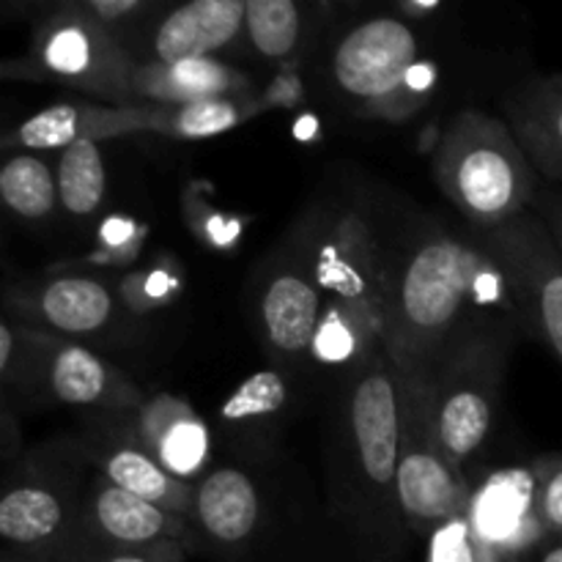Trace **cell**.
I'll use <instances>...</instances> for the list:
<instances>
[{"mask_svg": "<svg viewBox=\"0 0 562 562\" xmlns=\"http://www.w3.org/2000/svg\"><path fill=\"white\" fill-rule=\"evenodd\" d=\"M532 209H536L538 217L547 223L549 234H552L554 245H558L562 256V192H549V195H541L532 201Z\"/></svg>", "mask_w": 562, "mask_h": 562, "instance_id": "e575fe53", "label": "cell"}, {"mask_svg": "<svg viewBox=\"0 0 562 562\" xmlns=\"http://www.w3.org/2000/svg\"><path fill=\"white\" fill-rule=\"evenodd\" d=\"M536 562H562V538H549L538 549Z\"/></svg>", "mask_w": 562, "mask_h": 562, "instance_id": "d590c367", "label": "cell"}, {"mask_svg": "<svg viewBox=\"0 0 562 562\" xmlns=\"http://www.w3.org/2000/svg\"><path fill=\"white\" fill-rule=\"evenodd\" d=\"M179 278H176L173 269L157 267L146 269V272H132L130 278L121 283L119 296L126 307L132 311H157V307L170 305V302L179 296Z\"/></svg>", "mask_w": 562, "mask_h": 562, "instance_id": "4dcf8cb0", "label": "cell"}, {"mask_svg": "<svg viewBox=\"0 0 562 562\" xmlns=\"http://www.w3.org/2000/svg\"><path fill=\"white\" fill-rule=\"evenodd\" d=\"M3 562H25V560H16V558H11V554H5Z\"/></svg>", "mask_w": 562, "mask_h": 562, "instance_id": "8d00e7d4", "label": "cell"}, {"mask_svg": "<svg viewBox=\"0 0 562 562\" xmlns=\"http://www.w3.org/2000/svg\"><path fill=\"white\" fill-rule=\"evenodd\" d=\"M38 338H42V333H36V329L14 322L11 316L3 318V324H0V376H3L5 390L16 387L22 393H33Z\"/></svg>", "mask_w": 562, "mask_h": 562, "instance_id": "83f0119b", "label": "cell"}, {"mask_svg": "<svg viewBox=\"0 0 562 562\" xmlns=\"http://www.w3.org/2000/svg\"><path fill=\"white\" fill-rule=\"evenodd\" d=\"M121 296L108 283L86 274H64L33 289L11 291L5 316L36 333L77 340L99 335L115 322Z\"/></svg>", "mask_w": 562, "mask_h": 562, "instance_id": "5bb4252c", "label": "cell"}, {"mask_svg": "<svg viewBox=\"0 0 562 562\" xmlns=\"http://www.w3.org/2000/svg\"><path fill=\"white\" fill-rule=\"evenodd\" d=\"M135 231V220L110 217L102 225V231H99V247H102V252H97V258H102L108 263H121L130 256H135V250L140 247Z\"/></svg>", "mask_w": 562, "mask_h": 562, "instance_id": "836d02e7", "label": "cell"}, {"mask_svg": "<svg viewBox=\"0 0 562 562\" xmlns=\"http://www.w3.org/2000/svg\"><path fill=\"white\" fill-rule=\"evenodd\" d=\"M261 521V494L247 472L217 467L195 486L190 527L195 536L223 549H236L252 538Z\"/></svg>", "mask_w": 562, "mask_h": 562, "instance_id": "d6986e66", "label": "cell"}, {"mask_svg": "<svg viewBox=\"0 0 562 562\" xmlns=\"http://www.w3.org/2000/svg\"><path fill=\"white\" fill-rule=\"evenodd\" d=\"M82 486L69 472L27 470L0 497V538L5 554L25 562L60 558Z\"/></svg>", "mask_w": 562, "mask_h": 562, "instance_id": "9c48e42d", "label": "cell"}, {"mask_svg": "<svg viewBox=\"0 0 562 562\" xmlns=\"http://www.w3.org/2000/svg\"><path fill=\"white\" fill-rule=\"evenodd\" d=\"M329 71L340 97L362 119L404 121L434 93L439 71L420 58V36L398 16H371L335 47Z\"/></svg>", "mask_w": 562, "mask_h": 562, "instance_id": "3957f363", "label": "cell"}, {"mask_svg": "<svg viewBox=\"0 0 562 562\" xmlns=\"http://www.w3.org/2000/svg\"><path fill=\"white\" fill-rule=\"evenodd\" d=\"M148 132V108L132 104H75L42 108L3 137V148L16 151H66L77 143H102L110 137Z\"/></svg>", "mask_w": 562, "mask_h": 562, "instance_id": "2e32d148", "label": "cell"}, {"mask_svg": "<svg viewBox=\"0 0 562 562\" xmlns=\"http://www.w3.org/2000/svg\"><path fill=\"white\" fill-rule=\"evenodd\" d=\"M382 324L384 351L404 376L428 371L467 335L527 333L514 283L472 228H428L387 250Z\"/></svg>", "mask_w": 562, "mask_h": 562, "instance_id": "6da1fadb", "label": "cell"}, {"mask_svg": "<svg viewBox=\"0 0 562 562\" xmlns=\"http://www.w3.org/2000/svg\"><path fill=\"white\" fill-rule=\"evenodd\" d=\"M132 102L140 104H187L201 99L241 97L250 91V77L220 58L151 64L135 60L130 77Z\"/></svg>", "mask_w": 562, "mask_h": 562, "instance_id": "ffe728a7", "label": "cell"}, {"mask_svg": "<svg viewBox=\"0 0 562 562\" xmlns=\"http://www.w3.org/2000/svg\"><path fill=\"white\" fill-rule=\"evenodd\" d=\"M519 329L494 327L456 340L428 371L415 373L428 384L437 442L445 459L467 475L492 437L505 366Z\"/></svg>", "mask_w": 562, "mask_h": 562, "instance_id": "277c9868", "label": "cell"}, {"mask_svg": "<svg viewBox=\"0 0 562 562\" xmlns=\"http://www.w3.org/2000/svg\"><path fill=\"white\" fill-rule=\"evenodd\" d=\"M132 66L135 58L121 38L69 3L36 25L22 75L86 91L104 99V104H132Z\"/></svg>", "mask_w": 562, "mask_h": 562, "instance_id": "52a82bcc", "label": "cell"}, {"mask_svg": "<svg viewBox=\"0 0 562 562\" xmlns=\"http://www.w3.org/2000/svg\"><path fill=\"white\" fill-rule=\"evenodd\" d=\"M346 459L351 486L368 508L395 505L401 428H404V376L387 351L376 349L351 371L344 404Z\"/></svg>", "mask_w": 562, "mask_h": 562, "instance_id": "5b68a950", "label": "cell"}, {"mask_svg": "<svg viewBox=\"0 0 562 562\" xmlns=\"http://www.w3.org/2000/svg\"><path fill=\"white\" fill-rule=\"evenodd\" d=\"M130 428L137 445L173 477L192 486L206 477L212 437L203 417L184 398L170 393L146 395L130 412Z\"/></svg>", "mask_w": 562, "mask_h": 562, "instance_id": "e0dca14e", "label": "cell"}, {"mask_svg": "<svg viewBox=\"0 0 562 562\" xmlns=\"http://www.w3.org/2000/svg\"><path fill=\"white\" fill-rule=\"evenodd\" d=\"M159 541H179L190 549L195 532L187 519L124 492L99 472L91 481L82 483L80 503H77V514L64 549L148 547V543Z\"/></svg>", "mask_w": 562, "mask_h": 562, "instance_id": "30bf717a", "label": "cell"}, {"mask_svg": "<svg viewBox=\"0 0 562 562\" xmlns=\"http://www.w3.org/2000/svg\"><path fill=\"white\" fill-rule=\"evenodd\" d=\"M382 313L327 300L311 346V362L322 368H346L351 373L382 349Z\"/></svg>", "mask_w": 562, "mask_h": 562, "instance_id": "7402d4cb", "label": "cell"}, {"mask_svg": "<svg viewBox=\"0 0 562 562\" xmlns=\"http://www.w3.org/2000/svg\"><path fill=\"white\" fill-rule=\"evenodd\" d=\"M538 170L508 121L461 110L434 148V179L470 228H497L530 212Z\"/></svg>", "mask_w": 562, "mask_h": 562, "instance_id": "7a4b0ae2", "label": "cell"}, {"mask_svg": "<svg viewBox=\"0 0 562 562\" xmlns=\"http://www.w3.org/2000/svg\"><path fill=\"white\" fill-rule=\"evenodd\" d=\"M404 376V373H401ZM395 503L412 532H437L470 516V486L464 472L445 459L437 442L428 384L404 376V428H401Z\"/></svg>", "mask_w": 562, "mask_h": 562, "instance_id": "8992f818", "label": "cell"}, {"mask_svg": "<svg viewBox=\"0 0 562 562\" xmlns=\"http://www.w3.org/2000/svg\"><path fill=\"white\" fill-rule=\"evenodd\" d=\"M58 203L69 217L91 220L108 195V165L99 143H77L55 165Z\"/></svg>", "mask_w": 562, "mask_h": 562, "instance_id": "484cf974", "label": "cell"}, {"mask_svg": "<svg viewBox=\"0 0 562 562\" xmlns=\"http://www.w3.org/2000/svg\"><path fill=\"white\" fill-rule=\"evenodd\" d=\"M33 393H42L55 404L75 406V409H93L102 417L130 415L146 398L124 371L110 366L80 340L44 333L38 338Z\"/></svg>", "mask_w": 562, "mask_h": 562, "instance_id": "8fae6325", "label": "cell"}, {"mask_svg": "<svg viewBox=\"0 0 562 562\" xmlns=\"http://www.w3.org/2000/svg\"><path fill=\"white\" fill-rule=\"evenodd\" d=\"M291 384L278 368H263L247 376L220 406L217 417L236 434H263L291 404Z\"/></svg>", "mask_w": 562, "mask_h": 562, "instance_id": "cb8c5ba5", "label": "cell"}, {"mask_svg": "<svg viewBox=\"0 0 562 562\" xmlns=\"http://www.w3.org/2000/svg\"><path fill=\"white\" fill-rule=\"evenodd\" d=\"M148 108V132L176 137V140H203L236 130L252 115L267 108L256 93L241 97H217L201 99L187 104H146Z\"/></svg>", "mask_w": 562, "mask_h": 562, "instance_id": "603a6c76", "label": "cell"}, {"mask_svg": "<svg viewBox=\"0 0 562 562\" xmlns=\"http://www.w3.org/2000/svg\"><path fill=\"white\" fill-rule=\"evenodd\" d=\"M505 119L532 168L562 181V75L525 82L505 99Z\"/></svg>", "mask_w": 562, "mask_h": 562, "instance_id": "44dd1931", "label": "cell"}, {"mask_svg": "<svg viewBox=\"0 0 562 562\" xmlns=\"http://www.w3.org/2000/svg\"><path fill=\"white\" fill-rule=\"evenodd\" d=\"M58 562H187V547L159 541L148 547H69Z\"/></svg>", "mask_w": 562, "mask_h": 562, "instance_id": "f546056e", "label": "cell"}, {"mask_svg": "<svg viewBox=\"0 0 562 562\" xmlns=\"http://www.w3.org/2000/svg\"><path fill=\"white\" fill-rule=\"evenodd\" d=\"M71 5L82 16L113 33V36H119V27L126 25V20L148 11V3H143V0H80V3Z\"/></svg>", "mask_w": 562, "mask_h": 562, "instance_id": "d6a6232c", "label": "cell"}, {"mask_svg": "<svg viewBox=\"0 0 562 562\" xmlns=\"http://www.w3.org/2000/svg\"><path fill=\"white\" fill-rule=\"evenodd\" d=\"M532 510L547 538H562V453L536 459L530 472Z\"/></svg>", "mask_w": 562, "mask_h": 562, "instance_id": "f1b7e54d", "label": "cell"}, {"mask_svg": "<svg viewBox=\"0 0 562 562\" xmlns=\"http://www.w3.org/2000/svg\"><path fill=\"white\" fill-rule=\"evenodd\" d=\"M313 263L329 302L382 313L387 247L366 214L344 212L327 220L313 245Z\"/></svg>", "mask_w": 562, "mask_h": 562, "instance_id": "7c38bea8", "label": "cell"}, {"mask_svg": "<svg viewBox=\"0 0 562 562\" xmlns=\"http://www.w3.org/2000/svg\"><path fill=\"white\" fill-rule=\"evenodd\" d=\"M305 33V11L294 0H247L245 38L258 55L283 60L294 55Z\"/></svg>", "mask_w": 562, "mask_h": 562, "instance_id": "4316f807", "label": "cell"}, {"mask_svg": "<svg viewBox=\"0 0 562 562\" xmlns=\"http://www.w3.org/2000/svg\"><path fill=\"white\" fill-rule=\"evenodd\" d=\"M184 212L190 220V228L203 245L212 247H234L241 234V223L236 217H225L217 209L209 206L201 195L184 198Z\"/></svg>", "mask_w": 562, "mask_h": 562, "instance_id": "1f68e13d", "label": "cell"}, {"mask_svg": "<svg viewBox=\"0 0 562 562\" xmlns=\"http://www.w3.org/2000/svg\"><path fill=\"white\" fill-rule=\"evenodd\" d=\"M514 283L527 335L562 362V256L547 223L525 212L497 228H472Z\"/></svg>", "mask_w": 562, "mask_h": 562, "instance_id": "ba28073f", "label": "cell"}, {"mask_svg": "<svg viewBox=\"0 0 562 562\" xmlns=\"http://www.w3.org/2000/svg\"><path fill=\"white\" fill-rule=\"evenodd\" d=\"M324 296L313 263V247L305 256H285L269 272L258 300L261 338L278 362L311 360V346L322 322Z\"/></svg>", "mask_w": 562, "mask_h": 562, "instance_id": "4fadbf2b", "label": "cell"}, {"mask_svg": "<svg viewBox=\"0 0 562 562\" xmlns=\"http://www.w3.org/2000/svg\"><path fill=\"white\" fill-rule=\"evenodd\" d=\"M247 31V0H192L159 20L146 44L151 64L217 58Z\"/></svg>", "mask_w": 562, "mask_h": 562, "instance_id": "ac0fdd59", "label": "cell"}, {"mask_svg": "<svg viewBox=\"0 0 562 562\" xmlns=\"http://www.w3.org/2000/svg\"><path fill=\"white\" fill-rule=\"evenodd\" d=\"M0 198L14 217L42 223L53 217L58 203L55 168L33 151H20L0 168Z\"/></svg>", "mask_w": 562, "mask_h": 562, "instance_id": "d4e9b609", "label": "cell"}, {"mask_svg": "<svg viewBox=\"0 0 562 562\" xmlns=\"http://www.w3.org/2000/svg\"><path fill=\"white\" fill-rule=\"evenodd\" d=\"M119 417L121 415H110V423L108 417H102L97 431L88 437L91 439L86 450L88 461L97 467L99 475L108 477L110 483H115L124 492L190 521L195 486L179 481L165 467H159L137 445L135 434L130 428V415H124V423H119Z\"/></svg>", "mask_w": 562, "mask_h": 562, "instance_id": "9a60e30c", "label": "cell"}]
</instances>
